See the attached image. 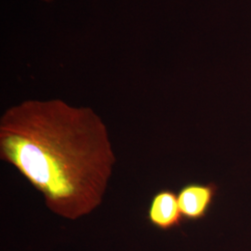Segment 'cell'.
I'll list each match as a JSON object with an SVG mask.
<instances>
[{"instance_id": "6da1fadb", "label": "cell", "mask_w": 251, "mask_h": 251, "mask_svg": "<svg viewBox=\"0 0 251 251\" xmlns=\"http://www.w3.org/2000/svg\"><path fill=\"white\" fill-rule=\"evenodd\" d=\"M0 158L75 221L100 206L117 158L108 128L90 107L61 99L26 100L0 117Z\"/></svg>"}, {"instance_id": "7a4b0ae2", "label": "cell", "mask_w": 251, "mask_h": 251, "mask_svg": "<svg viewBox=\"0 0 251 251\" xmlns=\"http://www.w3.org/2000/svg\"><path fill=\"white\" fill-rule=\"evenodd\" d=\"M217 189L213 182H192L183 185L177 194L182 218L187 221L204 219L214 202Z\"/></svg>"}, {"instance_id": "3957f363", "label": "cell", "mask_w": 251, "mask_h": 251, "mask_svg": "<svg viewBox=\"0 0 251 251\" xmlns=\"http://www.w3.org/2000/svg\"><path fill=\"white\" fill-rule=\"evenodd\" d=\"M148 222L157 229L171 230L179 226L183 220L177 194L171 189H161L156 192L147 208Z\"/></svg>"}, {"instance_id": "277c9868", "label": "cell", "mask_w": 251, "mask_h": 251, "mask_svg": "<svg viewBox=\"0 0 251 251\" xmlns=\"http://www.w3.org/2000/svg\"><path fill=\"white\" fill-rule=\"evenodd\" d=\"M41 2H44V3H51L53 2L54 0H40Z\"/></svg>"}]
</instances>
